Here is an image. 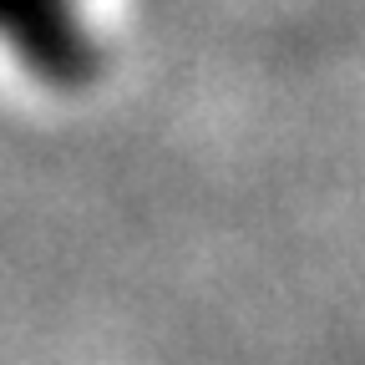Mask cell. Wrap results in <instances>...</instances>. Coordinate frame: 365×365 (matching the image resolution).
<instances>
[{"label":"cell","instance_id":"cell-1","mask_svg":"<svg viewBox=\"0 0 365 365\" xmlns=\"http://www.w3.org/2000/svg\"><path fill=\"white\" fill-rule=\"evenodd\" d=\"M0 51L41 86H86L102 61L86 0H0Z\"/></svg>","mask_w":365,"mask_h":365}]
</instances>
